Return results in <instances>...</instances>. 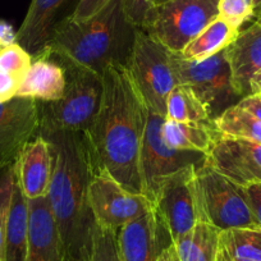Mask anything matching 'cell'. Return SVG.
<instances>
[{
	"label": "cell",
	"mask_w": 261,
	"mask_h": 261,
	"mask_svg": "<svg viewBox=\"0 0 261 261\" xmlns=\"http://www.w3.org/2000/svg\"><path fill=\"white\" fill-rule=\"evenodd\" d=\"M16 179L27 199L46 197L51 183L54 156L49 141L37 135L24 146L14 164Z\"/></svg>",
	"instance_id": "e0dca14e"
},
{
	"label": "cell",
	"mask_w": 261,
	"mask_h": 261,
	"mask_svg": "<svg viewBox=\"0 0 261 261\" xmlns=\"http://www.w3.org/2000/svg\"><path fill=\"white\" fill-rule=\"evenodd\" d=\"M232 74V84L241 97L251 94V81L261 71V21L256 19L247 29L238 32L225 49Z\"/></svg>",
	"instance_id": "ac0fdd59"
},
{
	"label": "cell",
	"mask_w": 261,
	"mask_h": 261,
	"mask_svg": "<svg viewBox=\"0 0 261 261\" xmlns=\"http://www.w3.org/2000/svg\"><path fill=\"white\" fill-rule=\"evenodd\" d=\"M215 261H232L229 256H228V253L225 252L224 248L220 246V243H219V250H218V255H217V258H215Z\"/></svg>",
	"instance_id": "f35d334b"
},
{
	"label": "cell",
	"mask_w": 261,
	"mask_h": 261,
	"mask_svg": "<svg viewBox=\"0 0 261 261\" xmlns=\"http://www.w3.org/2000/svg\"><path fill=\"white\" fill-rule=\"evenodd\" d=\"M17 42V32L7 21L0 19V50Z\"/></svg>",
	"instance_id": "d590c367"
},
{
	"label": "cell",
	"mask_w": 261,
	"mask_h": 261,
	"mask_svg": "<svg viewBox=\"0 0 261 261\" xmlns=\"http://www.w3.org/2000/svg\"><path fill=\"white\" fill-rule=\"evenodd\" d=\"M80 0H31L26 17L17 31V44L32 57L44 50L55 27L73 14Z\"/></svg>",
	"instance_id": "9a60e30c"
},
{
	"label": "cell",
	"mask_w": 261,
	"mask_h": 261,
	"mask_svg": "<svg viewBox=\"0 0 261 261\" xmlns=\"http://www.w3.org/2000/svg\"><path fill=\"white\" fill-rule=\"evenodd\" d=\"M29 200L16 179L6 228L3 261H26L29 251Z\"/></svg>",
	"instance_id": "44dd1931"
},
{
	"label": "cell",
	"mask_w": 261,
	"mask_h": 261,
	"mask_svg": "<svg viewBox=\"0 0 261 261\" xmlns=\"http://www.w3.org/2000/svg\"><path fill=\"white\" fill-rule=\"evenodd\" d=\"M163 2H165V0H155V3H156V4L163 3Z\"/></svg>",
	"instance_id": "60d3db41"
},
{
	"label": "cell",
	"mask_w": 261,
	"mask_h": 261,
	"mask_svg": "<svg viewBox=\"0 0 261 261\" xmlns=\"http://www.w3.org/2000/svg\"><path fill=\"white\" fill-rule=\"evenodd\" d=\"M220 232L210 223L199 220L195 227L174 243L180 261H215Z\"/></svg>",
	"instance_id": "7402d4cb"
},
{
	"label": "cell",
	"mask_w": 261,
	"mask_h": 261,
	"mask_svg": "<svg viewBox=\"0 0 261 261\" xmlns=\"http://www.w3.org/2000/svg\"><path fill=\"white\" fill-rule=\"evenodd\" d=\"M67 74L59 60L42 50L32 57L29 71L21 79L17 96L31 97L37 101H57L64 95Z\"/></svg>",
	"instance_id": "d6986e66"
},
{
	"label": "cell",
	"mask_w": 261,
	"mask_h": 261,
	"mask_svg": "<svg viewBox=\"0 0 261 261\" xmlns=\"http://www.w3.org/2000/svg\"><path fill=\"white\" fill-rule=\"evenodd\" d=\"M213 122L222 135L261 144V122L238 104L228 108Z\"/></svg>",
	"instance_id": "d4e9b609"
},
{
	"label": "cell",
	"mask_w": 261,
	"mask_h": 261,
	"mask_svg": "<svg viewBox=\"0 0 261 261\" xmlns=\"http://www.w3.org/2000/svg\"><path fill=\"white\" fill-rule=\"evenodd\" d=\"M54 156L47 202L69 261H90L95 220L90 182L95 172L85 130L41 135Z\"/></svg>",
	"instance_id": "7a4b0ae2"
},
{
	"label": "cell",
	"mask_w": 261,
	"mask_h": 261,
	"mask_svg": "<svg viewBox=\"0 0 261 261\" xmlns=\"http://www.w3.org/2000/svg\"><path fill=\"white\" fill-rule=\"evenodd\" d=\"M55 59L59 60L64 67L67 74V86L64 95L57 101H39V135L64 130H87L99 110L101 101V76L76 67L68 62H63L58 58Z\"/></svg>",
	"instance_id": "277c9868"
},
{
	"label": "cell",
	"mask_w": 261,
	"mask_h": 261,
	"mask_svg": "<svg viewBox=\"0 0 261 261\" xmlns=\"http://www.w3.org/2000/svg\"><path fill=\"white\" fill-rule=\"evenodd\" d=\"M39 101L16 96L0 104V172L14 165L30 141L39 135Z\"/></svg>",
	"instance_id": "7c38bea8"
},
{
	"label": "cell",
	"mask_w": 261,
	"mask_h": 261,
	"mask_svg": "<svg viewBox=\"0 0 261 261\" xmlns=\"http://www.w3.org/2000/svg\"><path fill=\"white\" fill-rule=\"evenodd\" d=\"M169 243L172 240L154 206L117 232L119 261H156Z\"/></svg>",
	"instance_id": "5bb4252c"
},
{
	"label": "cell",
	"mask_w": 261,
	"mask_h": 261,
	"mask_svg": "<svg viewBox=\"0 0 261 261\" xmlns=\"http://www.w3.org/2000/svg\"><path fill=\"white\" fill-rule=\"evenodd\" d=\"M207 163L238 186L261 183V144L220 135Z\"/></svg>",
	"instance_id": "4fadbf2b"
},
{
	"label": "cell",
	"mask_w": 261,
	"mask_h": 261,
	"mask_svg": "<svg viewBox=\"0 0 261 261\" xmlns=\"http://www.w3.org/2000/svg\"><path fill=\"white\" fill-rule=\"evenodd\" d=\"M16 183V168L14 165L4 170L0 177V260L3 261L4 240H6V228L8 222L9 209H11L12 195Z\"/></svg>",
	"instance_id": "f546056e"
},
{
	"label": "cell",
	"mask_w": 261,
	"mask_h": 261,
	"mask_svg": "<svg viewBox=\"0 0 261 261\" xmlns=\"http://www.w3.org/2000/svg\"><path fill=\"white\" fill-rule=\"evenodd\" d=\"M242 188L256 225L261 228V183H252Z\"/></svg>",
	"instance_id": "d6a6232c"
},
{
	"label": "cell",
	"mask_w": 261,
	"mask_h": 261,
	"mask_svg": "<svg viewBox=\"0 0 261 261\" xmlns=\"http://www.w3.org/2000/svg\"><path fill=\"white\" fill-rule=\"evenodd\" d=\"M32 63V55L19 44H12L0 50V71L21 81Z\"/></svg>",
	"instance_id": "4316f807"
},
{
	"label": "cell",
	"mask_w": 261,
	"mask_h": 261,
	"mask_svg": "<svg viewBox=\"0 0 261 261\" xmlns=\"http://www.w3.org/2000/svg\"><path fill=\"white\" fill-rule=\"evenodd\" d=\"M136 27L127 21L122 0L112 3L90 18L77 22L63 19L44 50L63 62L101 76L110 65H125L135 40Z\"/></svg>",
	"instance_id": "3957f363"
},
{
	"label": "cell",
	"mask_w": 261,
	"mask_h": 261,
	"mask_svg": "<svg viewBox=\"0 0 261 261\" xmlns=\"http://www.w3.org/2000/svg\"><path fill=\"white\" fill-rule=\"evenodd\" d=\"M232 261H240V260H232Z\"/></svg>",
	"instance_id": "7bdbcfd3"
},
{
	"label": "cell",
	"mask_w": 261,
	"mask_h": 261,
	"mask_svg": "<svg viewBox=\"0 0 261 261\" xmlns=\"http://www.w3.org/2000/svg\"><path fill=\"white\" fill-rule=\"evenodd\" d=\"M253 2V7H255V12L256 16L261 13V0H252Z\"/></svg>",
	"instance_id": "ab89813d"
},
{
	"label": "cell",
	"mask_w": 261,
	"mask_h": 261,
	"mask_svg": "<svg viewBox=\"0 0 261 261\" xmlns=\"http://www.w3.org/2000/svg\"><path fill=\"white\" fill-rule=\"evenodd\" d=\"M19 80L6 72L0 71V104L9 101L17 96Z\"/></svg>",
	"instance_id": "836d02e7"
},
{
	"label": "cell",
	"mask_w": 261,
	"mask_h": 261,
	"mask_svg": "<svg viewBox=\"0 0 261 261\" xmlns=\"http://www.w3.org/2000/svg\"><path fill=\"white\" fill-rule=\"evenodd\" d=\"M256 17H257V19H258V21H261V13L258 14V16H256Z\"/></svg>",
	"instance_id": "b9f144b4"
},
{
	"label": "cell",
	"mask_w": 261,
	"mask_h": 261,
	"mask_svg": "<svg viewBox=\"0 0 261 261\" xmlns=\"http://www.w3.org/2000/svg\"><path fill=\"white\" fill-rule=\"evenodd\" d=\"M170 63L178 84L192 90L212 120L242 99L233 87L225 49L204 60H190L172 53Z\"/></svg>",
	"instance_id": "8992f818"
},
{
	"label": "cell",
	"mask_w": 261,
	"mask_h": 261,
	"mask_svg": "<svg viewBox=\"0 0 261 261\" xmlns=\"http://www.w3.org/2000/svg\"><path fill=\"white\" fill-rule=\"evenodd\" d=\"M219 0H165L156 4L142 30L172 53H180L219 17Z\"/></svg>",
	"instance_id": "52a82bcc"
},
{
	"label": "cell",
	"mask_w": 261,
	"mask_h": 261,
	"mask_svg": "<svg viewBox=\"0 0 261 261\" xmlns=\"http://www.w3.org/2000/svg\"><path fill=\"white\" fill-rule=\"evenodd\" d=\"M89 197L95 224L114 232L154 206L146 196L125 190L105 172H94Z\"/></svg>",
	"instance_id": "30bf717a"
},
{
	"label": "cell",
	"mask_w": 261,
	"mask_h": 261,
	"mask_svg": "<svg viewBox=\"0 0 261 261\" xmlns=\"http://www.w3.org/2000/svg\"><path fill=\"white\" fill-rule=\"evenodd\" d=\"M165 118L185 123L210 122L207 110L188 86L178 84L168 96Z\"/></svg>",
	"instance_id": "484cf974"
},
{
	"label": "cell",
	"mask_w": 261,
	"mask_h": 261,
	"mask_svg": "<svg viewBox=\"0 0 261 261\" xmlns=\"http://www.w3.org/2000/svg\"><path fill=\"white\" fill-rule=\"evenodd\" d=\"M155 6V0H122V8L127 21L140 30L145 27Z\"/></svg>",
	"instance_id": "4dcf8cb0"
},
{
	"label": "cell",
	"mask_w": 261,
	"mask_h": 261,
	"mask_svg": "<svg viewBox=\"0 0 261 261\" xmlns=\"http://www.w3.org/2000/svg\"><path fill=\"white\" fill-rule=\"evenodd\" d=\"M90 261H119L117 232L95 224Z\"/></svg>",
	"instance_id": "f1b7e54d"
},
{
	"label": "cell",
	"mask_w": 261,
	"mask_h": 261,
	"mask_svg": "<svg viewBox=\"0 0 261 261\" xmlns=\"http://www.w3.org/2000/svg\"><path fill=\"white\" fill-rule=\"evenodd\" d=\"M251 94L261 95V71L257 72L251 81Z\"/></svg>",
	"instance_id": "74e56055"
},
{
	"label": "cell",
	"mask_w": 261,
	"mask_h": 261,
	"mask_svg": "<svg viewBox=\"0 0 261 261\" xmlns=\"http://www.w3.org/2000/svg\"><path fill=\"white\" fill-rule=\"evenodd\" d=\"M164 120L165 117L149 109L140 156L142 195L152 204L160 186L168 177L187 167H200L207 159V155L202 152L170 147L162 134Z\"/></svg>",
	"instance_id": "9c48e42d"
},
{
	"label": "cell",
	"mask_w": 261,
	"mask_h": 261,
	"mask_svg": "<svg viewBox=\"0 0 261 261\" xmlns=\"http://www.w3.org/2000/svg\"><path fill=\"white\" fill-rule=\"evenodd\" d=\"M187 167L162 183L154 207L172 242L190 232L200 220L195 196V169Z\"/></svg>",
	"instance_id": "8fae6325"
},
{
	"label": "cell",
	"mask_w": 261,
	"mask_h": 261,
	"mask_svg": "<svg viewBox=\"0 0 261 261\" xmlns=\"http://www.w3.org/2000/svg\"><path fill=\"white\" fill-rule=\"evenodd\" d=\"M29 200V251L26 261H69L46 197Z\"/></svg>",
	"instance_id": "2e32d148"
},
{
	"label": "cell",
	"mask_w": 261,
	"mask_h": 261,
	"mask_svg": "<svg viewBox=\"0 0 261 261\" xmlns=\"http://www.w3.org/2000/svg\"><path fill=\"white\" fill-rule=\"evenodd\" d=\"M112 0H80L71 18L77 22L89 21L90 18L104 11Z\"/></svg>",
	"instance_id": "1f68e13d"
},
{
	"label": "cell",
	"mask_w": 261,
	"mask_h": 261,
	"mask_svg": "<svg viewBox=\"0 0 261 261\" xmlns=\"http://www.w3.org/2000/svg\"><path fill=\"white\" fill-rule=\"evenodd\" d=\"M99 110L85 130L95 172L112 175L125 190L141 193L140 156L149 107L125 65L102 72Z\"/></svg>",
	"instance_id": "6da1fadb"
},
{
	"label": "cell",
	"mask_w": 261,
	"mask_h": 261,
	"mask_svg": "<svg viewBox=\"0 0 261 261\" xmlns=\"http://www.w3.org/2000/svg\"><path fill=\"white\" fill-rule=\"evenodd\" d=\"M218 12L219 18L237 30L256 17L252 0H219Z\"/></svg>",
	"instance_id": "83f0119b"
},
{
	"label": "cell",
	"mask_w": 261,
	"mask_h": 261,
	"mask_svg": "<svg viewBox=\"0 0 261 261\" xmlns=\"http://www.w3.org/2000/svg\"><path fill=\"white\" fill-rule=\"evenodd\" d=\"M169 49L136 29L134 45L125 67L149 109L165 117L168 96L178 85L170 63Z\"/></svg>",
	"instance_id": "ba28073f"
},
{
	"label": "cell",
	"mask_w": 261,
	"mask_h": 261,
	"mask_svg": "<svg viewBox=\"0 0 261 261\" xmlns=\"http://www.w3.org/2000/svg\"><path fill=\"white\" fill-rule=\"evenodd\" d=\"M237 104L247 112H250L253 117H256L261 122V95L250 94L242 97Z\"/></svg>",
	"instance_id": "e575fe53"
},
{
	"label": "cell",
	"mask_w": 261,
	"mask_h": 261,
	"mask_svg": "<svg viewBox=\"0 0 261 261\" xmlns=\"http://www.w3.org/2000/svg\"><path fill=\"white\" fill-rule=\"evenodd\" d=\"M219 243L230 260L261 261V228H232L222 230Z\"/></svg>",
	"instance_id": "cb8c5ba5"
},
{
	"label": "cell",
	"mask_w": 261,
	"mask_h": 261,
	"mask_svg": "<svg viewBox=\"0 0 261 261\" xmlns=\"http://www.w3.org/2000/svg\"><path fill=\"white\" fill-rule=\"evenodd\" d=\"M0 261H2V260H0Z\"/></svg>",
	"instance_id": "ee69618b"
},
{
	"label": "cell",
	"mask_w": 261,
	"mask_h": 261,
	"mask_svg": "<svg viewBox=\"0 0 261 261\" xmlns=\"http://www.w3.org/2000/svg\"><path fill=\"white\" fill-rule=\"evenodd\" d=\"M162 134L165 142L170 147L187 151H197L209 154L217 140L219 139V130L214 122L185 123L170 120L165 118L163 123Z\"/></svg>",
	"instance_id": "ffe728a7"
},
{
	"label": "cell",
	"mask_w": 261,
	"mask_h": 261,
	"mask_svg": "<svg viewBox=\"0 0 261 261\" xmlns=\"http://www.w3.org/2000/svg\"><path fill=\"white\" fill-rule=\"evenodd\" d=\"M156 261H180L178 257L177 250H175L174 243H169L167 247H164L162 250V252L158 256Z\"/></svg>",
	"instance_id": "8d00e7d4"
},
{
	"label": "cell",
	"mask_w": 261,
	"mask_h": 261,
	"mask_svg": "<svg viewBox=\"0 0 261 261\" xmlns=\"http://www.w3.org/2000/svg\"><path fill=\"white\" fill-rule=\"evenodd\" d=\"M193 183L200 220L220 230L257 227L242 186L220 174L207 159L195 169Z\"/></svg>",
	"instance_id": "5b68a950"
},
{
	"label": "cell",
	"mask_w": 261,
	"mask_h": 261,
	"mask_svg": "<svg viewBox=\"0 0 261 261\" xmlns=\"http://www.w3.org/2000/svg\"><path fill=\"white\" fill-rule=\"evenodd\" d=\"M241 30L234 29L218 17L179 53L190 60H204L227 49Z\"/></svg>",
	"instance_id": "603a6c76"
}]
</instances>
